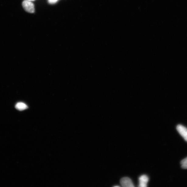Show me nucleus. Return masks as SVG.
<instances>
[{
    "mask_svg": "<svg viewBox=\"0 0 187 187\" xmlns=\"http://www.w3.org/2000/svg\"><path fill=\"white\" fill-rule=\"evenodd\" d=\"M24 9L29 13H33L35 11L34 5L31 2L25 0L22 3Z\"/></svg>",
    "mask_w": 187,
    "mask_h": 187,
    "instance_id": "obj_1",
    "label": "nucleus"
},
{
    "mask_svg": "<svg viewBox=\"0 0 187 187\" xmlns=\"http://www.w3.org/2000/svg\"><path fill=\"white\" fill-rule=\"evenodd\" d=\"M176 129L179 133L187 142V128L179 124L177 126Z\"/></svg>",
    "mask_w": 187,
    "mask_h": 187,
    "instance_id": "obj_2",
    "label": "nucleus"
},
{
    "mask_svg": "<svg viewBox=\"0 0 187 187\" xmlns=\"http://www.w3.org/2000/svg\"><path fill=\"white\" fill-rule=\"evenodd\" d=\"M120 183L124 187H134L133 184L131 179L128 177H124L121 179Z\"/></svg>",
    "mask_w": 187,
    "mask_h": 187,
    "instance_id": "obj_3",
    "label": "nucleus"
},
{
    "mask_svg": "<svg viewBox=\"0 0 187 187\" xmlns=\"http://www.w3.org/2000/svg\"><path fill=\"white\" fill-rule=\"evenodd\" d=\"M139 179V187H146L147 186V183L149 181V178L147 176L144 175L140 177Z\"/></svg>",
    "mask_w": 187,
    "mask_h": 187,
    "instance_id": "obj_4",
    "label": "nucleus"
},
{
    "mask_svg": "<svg viewBox=\"0 0 187 187\" xmlns=\"http://www.w3.org/2000/svg\"><path fill=\"white\" fill-rule=\"evenodd\" d=\"M16 108L19 111H23L28 108V106L23 102H19L16 106Z\"/></svg>",
    "mask_w": 187,
    "mask_h": 187,
    "instance_id": "obj_5",
    "label": "nucleus"
},
{
    "mask_svg": "<svg viewBox=\"0 0 187 187\" xmlns=\"http://www.w3.org/2000/svg\"><path fill=\"white\" fill-rule=\"evenodd\" d=\"M181 168L184 169H187V158L183 159L181 162Z\"/></svg>",
    "mask_w": 187,
    "mask_h": 187,
    "instance_id": "obj_6",
    "label": "nucleus"
},
{
    "mask_svg": "<svg viewBox=\"0 0 187 187\" xmlns=\"http://www.w3.org/2000/svg\"><path fill=\"white\" fill-rule=\"evenodd\" d=\"M58 0H48V1L50 3L54 4L56 3Z\"/></svg>",
    "mask_w": 187,
    "mask_h": 187,
    "instance_id": "obj_7",
    "label": "nucleus"
},
{
    "mask_svg": "<svg viewBox=\"0 0 187 187\" xmlns=\"http://www.w3.org/2000/svg\"><path fill=\"white\" fill-rule=\"evenodd\" d=\"M27 1H34V0H27Z\"/></svg>",
    "mask_w": 187,
    "mask_h": 187,
    "instance_id": "obj_8",
    "label": "nucleus"
}]
</instances>
